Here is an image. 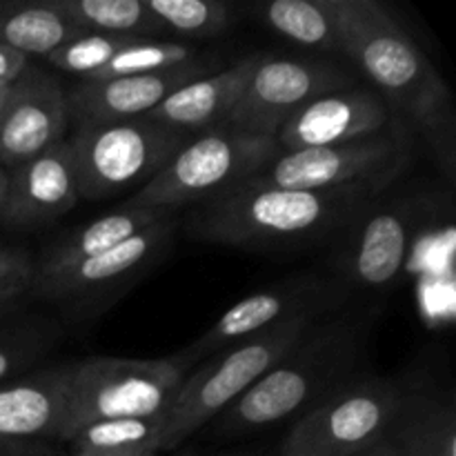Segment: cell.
Here are the masks:
<instances>
[{"mask_svg": "<svg viewBox=\"0 0 456 456\" xmlns=\"http://www.w3.org/2000/svg\"><path fill=\"white\" fill-rule=\"evenodd\" d=\"M381 196L372 187L307 191L248 181L191 208L185 230L205 243L248 252H301L338 239Z\"/></svg>", "mask_w": 456, "mask_h": 456, "instance_id": "6da1fadb", "label": "cell"}, {"mask_svg": "<svg viewBox=\"0 0 456 456\" xmlns=\"http://www.w3.org/2000/svg\"><path fill=\"white\" fill-rule=\"evenodd\" d=\"M368 343V316L350 310L321 316L239 401L214 419L216 439H243L297 421L319 401L354 381Z\"/></svg>", "mask_w": 456, "mask_h": 456, "instance_id": "7a4b0ae2", "label": "cell"}, {"mask_svg": "<svg viewBox=\"0 0 456 456\" xmlns=\"http://www.w3.org/2000/svg\"><path fill=\"white\" fill-rule=\"evenodd\" d=\"M341 52L399 111L412 118L445 163L454 156L450 89L426 53L377 0H334Z\"/></svg>", "mask_w": 456, "mask_h": 456, "instance_id": "3957f363", "label": "cell"}, {"mask_svg": "<svg viewBox=\"0 0 456 456\" xmlns=\"http://www.w3.org/2000/svg\"><path fill=\"white\" fill-rule=\"evenodd\" d=\"M316 319H294L258 332L200 361L183 379L165 410L160 452L178 448L239 401L281 356L305 334Z\"/></svg>", "mask_w": 456, "mask_h": 456, "instance_id": "277c9868", "label": "cell"}, {"mask_svg": "<svg viewBox=\"0 0 456 456\" xmlns=\"http://www.w3.org/2000/svg\"><path fill=\"white\" fill-rule=\"evenodd\" d=\"M279 154L274 138L243 136L225 129L200 134L187 141L125 205L160 212L196 208L252 181Z\"/></svg>", "mask_w": 456, "mask_h": 456, "instance_id": "5b68a950", "label": "cell"}, {"mask_svg": "<svg viewBox=\"0 0 456 456\" xmlns=\"http://www.w3.org/2000/svg\"><path fill=\"white\" fill-rule=\"evenodd\" d=\"M187 370L174 354L165 359L98 356L76 361L61 445L89 423L163 414Z\"/></svg>", "mask_w": 456, "mask_h": 456, "instance_id": "8992f818", "label": "cell"}, {"mask_svg": "<svg viewBox=\"0 0 456 456\" xmlns=\"http://www.w3.org/2000/svg\"><path fill=\"white\" fill-rule=\"evenodd\" d=\"M190 136L156 120L134 118L78 127L67 138L78 199L102 200L145 187Z\"/></svg>", "mask_w": 456, "mask_h": 456, "instance_id": "52a82bcc", "label": "cell"}, {"mask_svg": "<svg viewBox=\"0 0 456 456\" xmlns=\"http://www.w3.org/2000/svg\"><path fill=\"white\" fill-rule=\"evenodd\" d=\"M405 387L386 377L350 381L292 421L281 456H356L383 441Z\"/></svg>", "mask_w": 456, "mask_h": 456, "instance_id": "ba28073f", "label": "cell"}, {"mask_svg": "<svg viewBox=\"0 0 456 456\" xmlns=\"http://www.w3.org/2000/svg\"><path fill=\"white\" fill-rule=\"evenodd\" d=\"M412 165V142L403 129L341 145L279 154L252 181L283 190H347L372 187L386 194Z\"/></svg>", "mask_w": 456, "mask_h": 456, "instance_id": "9c48e42d", "label": "cell"}, {"mask_svg": "<svg viewBox=\"0 0 456 456\" xmlns=\"http://www.w3.org/2000/svg\"><path fill=\"white\" fill-rule=\"evenodd\" d=\"M176 234V218L167 214L116 248L65 270L34 274L29 292L62 307L69 316L89 319L102 314L159 263Z\"/></svg>", "mask_w": 456, "mask_h": 456, "instance_id": "30bf717a", "label": "cell"}, {"mask_svg": "<svg viewBox=\"0 0 456 456\" xmlns=\"http://www.w3.org/2000/svg\"><path fill=\"white\" fill-rule=\"evenodd\" d=\"M435 200L428 194H405L372 200L338 234L337 272L352 288L386 289L396 283L408 263L419 232L428 225Z\"/></svg>", "mask_w": 456, "mask_h": 456, "instance_id": "8fae6325", "label": "cell"}, {"mask_svg": "<svg viewBox=\"0 0 456 456\" xmlns=\"http://www.w3.org/2000/svg\"><path fill=\"white\" fill-rule=\"evenodd\" d=\"M350 294V289L338 279H328L312 272L288 276L236 301L230 310L214 321L208 332L200 334L194 343L178 350L174 356L183 365L191 368L225 347L265 332L274 325L294 319H321L346 310Z\"/></svg>", "mask_w": 456, "mask_h": 456, "instance_id": "7c38bea8", "label": "cell"}, {"mask_svg": "<svg viewBox=\"0 0 456 456\" xmlns=\"http://www.w3.org/2000/svg\"><path fill=\"white\" fill-rule=\"evenodd\" d=\"M346 87H352V76L341 67L263 53L221 129L243 136L274 138L303 105Z\"/></svg>", "mask_w": 456, "mask_h": 456, "instance_id": "4fadbf2b", "label": "cell"}, {"mask_svg": "<svg viewBox=\"0 0 456 456\" xmlns=\"http://www.w3.org/2000/svg\"><path fill=\"white\" fill-rule=\"evenodd\" d=\"M67 94L52 74L27 67L7 87L0 110V167L18 165L65 141Z\"/></svg>", "mask_w": 456, "mask_h": 456, "instance_id": "5bb4252c", "label": "cell"}, {"mask_svg": "<svg viewBox=\"0 0 456 456\" xmlns=\"http://www.w3.org/2000/svg\"><path fill=\"white\" fill-rule=\"evenodd\" d=\"M387 127L390 110L381 94L363 87H346L303 105L297 114L289 116L274 141L281 154H288L359 141Z\"/></svg>", "mask_w": 456, "mask_h": 456, "instance_id": "9a60e30c", "label": "cell"}, {"mask_svg": "<svg viewBox=\"0 0 456 456\" xmlns=\"http://www.w3.org/2000/svg\"><path fill=\"white\" fill-rule=\"evenodd\" d=\"M205 76L203 62H187L159 74L83 80L67 94V114L78 127L142 118L169 94Z\"/></svg>", "mask_w": 456, "mask_h": 456, "instance_id": "2e32d148", "label": "cell"}, {"mask_svg": "<svg viewBox=\"0 0 456 456\" xmlns=\"http://www.w3.org/2000/svg\"><path fill=\"white\" fill-rule=\"evenodd\" d=\"M74 156L62 141L9 172V190L0 223L16 230H38L65 216L78 203Z\"/></svg>", "mask_w": 456, "mask_h": 456, "instance_id": "e0dca14e", "label": "cell"}, {"mask_svg": "<svg viewBox=\"0 0 456 456\" xmlns=\"http://www.w3.org/2000/svg\"><path fill=\"white\" fill-rule=\"evenodd\" d=\"M74 363L31 370L0 383V436L61 445Z\"/></svg>", "mask_w": 456, "mask_h": 456, "instance_id": "ac0fdd59", "label": "cell"}, {"mask_svg": "<svg viewBox=\"0 0 456 456\" xmlns=\"http://www.w3.org/2000/svg\"><path fill=\"white\" fill-rule=\"evenodd\" d=\"M263 53L245 56L227 69L212 76H200L169 94L147 118L165 125L169 129L185 134H208L223 127L225 118L239 102L254 67Z\"/></svg>", "mask_w": 456, "mask_h": 456, "instance_id": "d6986e66", "label": "cell"}, {"mask_svg": "<svg viewBox=\"0 0 456 456\" xmlns=\"http://www.w3.org/2000/svg\"><path fill=\"white\" fill-rule=\"evenodd\" d=\"M167 214L174 212L123 205L116 212L105 214V216L96 218L87 225L74 227L67 234L58 236L52 243L45 245L38 261H34V274H49V272L65 270V267L76 265V263L98 256V254L120 245L123 240L136 236L138 232L150 227L151 223L160 221Z\"/></svg>", "mask_w": 456, "mask_h": 456, "instance_id": "ffe728a7", "label": "cell"}, {"mask_svg": "<svg viewBox=\"0 0 456 456\" xmlns=\"http://www.w3.org/2000/svg\"><path fill=\"white\" fill-rule=\"evenodd\" d=\"M386 439L395 456H456L454 410L408 390Z\"/></svg>", "mask_w": 456, "mask_h": 456, "instance_id": "44dd1931", "label": "cell"}, {"mask_svg": "<svg viewBox=\"0 0 456 456\" xmlns=\"http://www.w3.org/2000/svg\"><path fill=\"white\" fill-rule=\"evenodd\" d=\"M83 36L69 20L53 12L47 0L0 3V45L22 56H45Z\"/></svg>", "mask_w": 456, "mask_h": 456, "instance_id": "7402d4cb", "label": "cell"}, {"mask_svg": "<svg viewBox=\"0 0 456 456\" xmlns=\"http://www.w3.org/2000/svg\"><path fill=\"white\" fill-rule=\"evenodd\" d=\"M53 12L83 34L151 40L163 31L145 0H47Z\"/></svg>", "mask_w": 456, "mask_h": 456, "instance_id": "603a6c76", "label": "cell"}, {"mask_svg": "<svg viewBox=\"0 0 456 456\" xmlns=\"http://www.w3.org/2000/svg\"><path fill=\"white\" fill-rule=\"evenodd\" d=\"M165 412L151 417L107 419L89 423L69 436L71 454L101 456H156L160 452Z\"/></svg>", "mask_w": 456, "mask_h": 456, "instance_id": "cb8c5ba5", "label": "cell"}, {"mask_svg": "<svg viewBox=\"0 0 456 456\" xmlns=\"http://www.w3.org/2000/svg\"><path fill=\"white\" fill-rule=\"evenodd\" d=\"M258 16L276 34L297 45L341 52L334 0H272L258 7Z\"/></svg>", "mask_w": 456, "mask_h": 456, "instance_id": "d4e9b609", "label": "cell"}, {"mask_svg": "<svg viewBox=\"0 0 456 456\" xmlns=\"http://www.w3.org/2000/svg\"><path fill=\"white\" fill-rule=\"evenodd\" d=\"M61 341L62 328L45 316L0 328V383L31 372Z\"/></svg>", "mask_w": 456, "mask_h": 456, "instance_id": "484cf974", "label": "cell"}, {"mask_svg": "<svg viewBox=\"0 0 456 456\" xmlns=\"http://www.w3.org/2000/svg\"><path fill=\"white\" fill-rule=\"evenodd\" d=\"M163 29L187 38H214L230 29L232 7L221 0H145Z\"/></svg>", "mask_w": 456, "mask_h": 456, "instance_id": "4316f807", "label": "cell"}, {"mask_svg": "<svg viewBox=\"0 0 456 456\" xmlns=\"http://www.w3.org/2000/svg\"><path fill=\"white\" fill-rule=\"evenodd\" d=\"M194 49L183 43H167V40H134L127 47L120 49L105 69L94 80L118 78V76H142L159 74V71L174 69L194 61Z\"/></svg>", "mask_w": 456, "mask_h": 456, "instance_id": "83f0119b", "label": "cell"}, {"mask_svg": "<svg viewBox=\"0 0 456 456\" xmlns=\"http://www.w3.org/2000/svg\"><path fill=\"white\" fill-rule=\"evenodd\" d=\"M138 38H123V36H102V34H83L69 40L56 52L49 53L47 61L56 69L67 74L80 76L83 80H94L107 62L116 56L123 47Z\"/></svg>", "mask_w": 456, "mask_h": 456, "instance_id": "f1b7e54d", "label": "cell"}, {"mask_svg": "<svg viewBox=\"0 0 456 456\" xmlns=\"http://www.w3.org/2000/svg\"><path fill=\"white\" fill-rule=\"evenodd\" d=\"M34 256L25 248H0V292L9 288H29Z\"/></svg>", "mask_w": 456, "mask_h": 456, "instance_id": "f546056e", "label": "cell"}, {"mask_svg": "<svg viewBox=\"0 0 456 456\" xmlns=\"http://www.w3.org/2000/svg\"><path fill=\"white\" fill-rule=\"evenodd\" d=\"M61 445L47 441H16L0 436V456H62Z\"/></svg>", "mask_w": 456, "mask_h": 456, "instance_id": "4dcf8cb0", "label": "cell"}, {"mask_svg": "<svg viewBox=\"0 0 456 456\" xmlns=\"http://www.w3.org/2000/svg\"><path fill=\"white\" fill-rule=\"evenodd\" d=\"M29 67V58L0 45V87L12 85Z\"/></svg>", "mask_w": 456, "mask_h": 456, "instance_id": "1f68e13d", "label": "cell"}, {"mask_svg": "<svg viewBox=\"0 0 456 456\" xmlns=\"http://www.w3.org/2000/svg\"><path fill=\"white\" fill-rule=\"evenodd\" d=\"M27 292H29V288L3 289V292H0V319L12 314V312H16L18 307H20L22 298H25Z\"/></svg>", "mask_w": 456, "mask_h": 456, "instance_id": "d6a6232c", "label": "cell"}, {"mask_svg": "<svg viewBox=\"0 0 456 456\" xmlns=\"http://www.w3.org/2000/svg\"><path fill=\"white\" fill-rule=\"evenodd\" d=\"M356 456H395V450H392V445L387 444V439H383V441H379L377 445L363 450V452H359Z\"/></svg>", "mask_w": 456, "mask_h": 456, "instance_id": "836d02e7", "label": "cell"}, {"mask_svg": "<svg viewBox=\"0 0 456 456\" xmlns=\"http://www.w3.org/2000/svg\"><path fill=\"white\" fill-rule=\"evenodd\" d=\"M7 190H9V172L0 167V214H3L4 200H7Z\"/></svg>", "mask_w": 456, "mask_h": 456, "instance_id": "e575fe53", "label": "cell"}, {"mask_svg": "<svg viewBox=\"0 0 456 456\" xmlns=\"http://www.w3.org/2000/svg\"><path fill=\"white\" fill-rule=\"evenodd\" d=\"M221 456H256L252 452H234V454H221Z\"/></svg>", "mask_w": 456, "mask_h": 456, "instance_id": "d590c367", "label": "cell"}, {"mask_svg": "<svg viewBox=\"0 0 456 456\" xmlns=\"http://www.w3.org/2000/svg\"><path fill=\"white\" fill-rule=\"evenodd\" d=\"M71 456H101V454H71Z\"/></svg>", "mask_w": 456, "mask_h": 456, "instance_id": "8d00e7d4", "label": "cell"}]
</instances>
